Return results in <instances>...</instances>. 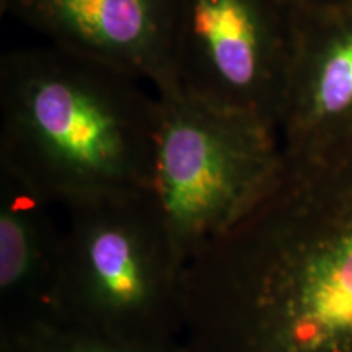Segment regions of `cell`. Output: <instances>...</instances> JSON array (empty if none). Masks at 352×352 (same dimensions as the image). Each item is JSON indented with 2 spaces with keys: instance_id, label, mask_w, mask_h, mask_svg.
Here are the masks:
<instances>
[{
  "instance_id": "cell-2",
  "label": "cell",
  "mask_w": 352,
  "mask_h": 352,
  "mask_svg": "<svg viewBox=\"0 0 352 352\" xmlns=\"http://www.w3.org/2000/svg\"><path fill=\"white\" fill-rule=\"evenodd\" d=\"M157 95L56 44L0 59V165L57 206L147 189Z\"/></svg>"
},
{
  "instance_id": "cell-1",
  "label": "cell",
  "mask_w": 352,
  "mask_h": 352,
  "mask_svg": "<svg viewBox=\"0 0 352 352\" xmlns=\"http://www.w3.org/2000/svg\"><path fill=\"white\" fill-rule=\"evenodd\" d=\"M184 352H352V138L274 186L182 271Z\"/></svg>"
},
{
  "instance_id": "cell-11",
  "label": "cell",
  "mask_w": 352,
  "mask_h": 352,
  "mask_svg": "<svg viewBox=\"0 0 352 352\" xmlns=\"http://www.w3.org/2000/svg\"><path fill=\"white\" fill-rule=\"evenodd\" d=\"M0 352H8V351L6 349V347H0Z\"/></svg>"
},
{
  "instance_id": "cell-4",
  "label": "cell",
  "mask_w": 352,
  "mask_h": 352,
  "mask_svg": "<svg viewBox=\"0 0 352 352\" xmlns=\"http://www.w3.org/2000/svg\"><path fill=\"white\" fill-rule=\"evenodd\" d=\"M283 165L276 127L183 94L157 95L147 191L182 267L256 208Z\"/></svg>"
},
{
  "instance_id": "cell-6",
  "label": "cell",
  "mask_w": 352,
  "mask_h": 352,
  "mask_svg": "<svg viewBox=\"0 0 352 352\" xmlns=\"http://www.w3.org/2000/svg\"><path fill=\"white\" fill-rule=\"evenodd\" d=\"M284 157L352 138V0L292 3V41L277 120Z\"/></svg>"
},
{
  "instance_id": "cell-10",
  "label": "cell",
  "mask_w": 352,
  "mask_h": 352,
  "mask_svg": "<svg viewBox=\"0 0 352 352\" xmlns=\"http://www.w3.org/2000/svg\"><path fill=\"white\" fill-rule=\"evenodd\" d=\"M290 3H331L341 2V0H289Z\"/></svg>"
},
{
  "instance_id": "cell-8",
  "label": "cell",
  "mask_w": 352,
  "mask_h": 352,
  "mask_svg": "<svg viewBox=\"0 0 352 352\" xmlns=\"http://www.w3.org/2000/svg\"><path fill=\"white\" fill-rule=\"evenodd\" d=\"M57 208L0 165V328L51 315L64 236Z\"/></svg>"
},
{
  "instance_id": "cell-5",
  "label": "cell",
  "mask_w": 352,
  "mask_h": 352,
  "mask_svg": "<svg viewBox=\"0 0 352 352\" xmlns=\"http://www.w3.org/2000/svg\"><path fill=\"white\" fill-rule=\"evenodd\" d=\"M290 41L289 0H171L176 94L276 129Z\"/></svg>"
},
{
  "instance_id": "cell-3",
  "label": "cell",
  "mask_w": 352,
  "mask_h": 352,
  "mask_svg": "<svg viewBox=\"0 0 352 352\" xmlns=\"http://www.w3.org/2000/svg\"><path fill=\"white\" fill-rule=\"evenodd\" d=\"M60 209L51 316L135 344H179L183 267L147 189Z\"/></svg>"
},
{
  "instance_id": "cell-9",
  "label": "cell",
  "mask_w": 352,
  "mask_h": 352,
  "mask_svg": "<svg viewBox=\"0 0 352 352\" xmlns=\"http://www.w3.org/2000/svg\"><path fill=\"white\" fill-rule=\"evenodd\" d=\"M0 347L8 352H184L182 344H135L74 327L51 315L0 328Z\"/></svg>"
},
{
  "instance_id": "cell-7",
  "label": "cell",
  "mask_w": 352,
  "mask_h": 352,
  "mask_svg": "<svg viewBox=\"0 0 352 352\" xmlns=\"http://www.w3.org/2000/svg\"><path fill=\"white\" fill-rule=\"evenodd\" d=\"M50 44L90 57L140 82L155 95L176 94L170 63L171 0H0Z\"/></svg>"
}]
</instances>
